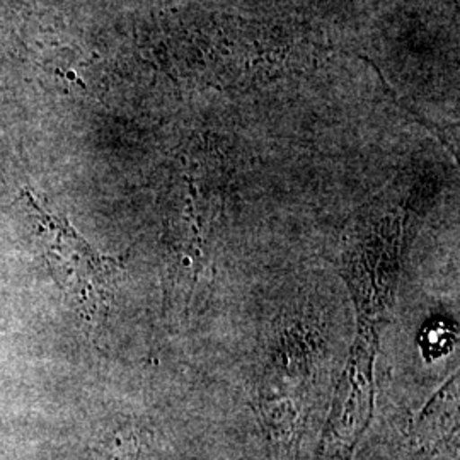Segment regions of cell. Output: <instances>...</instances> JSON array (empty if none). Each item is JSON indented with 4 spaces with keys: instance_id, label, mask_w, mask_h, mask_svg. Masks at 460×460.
Listing matches in <instances>:
<instances>
[{
    "instance_id": "6da1fadb",
    "label": "cell",
    "mask_w": 460,
    "mask_h": 460,
    "mask_svg": "<svg viewBox=\"0 0 460 460\" xmlns=\"http://www.w3.org/2000/svg\"><path fill=\"white\" fill-rule=\"evenodd\" d=\"M33 210L38 241L58 285L70 296L84 321L99 328L115 300L116 283L123 271L121 260L101 254L64 215L51 212L30 190L22 195Z\"/></svg>"
}]
</instances>
